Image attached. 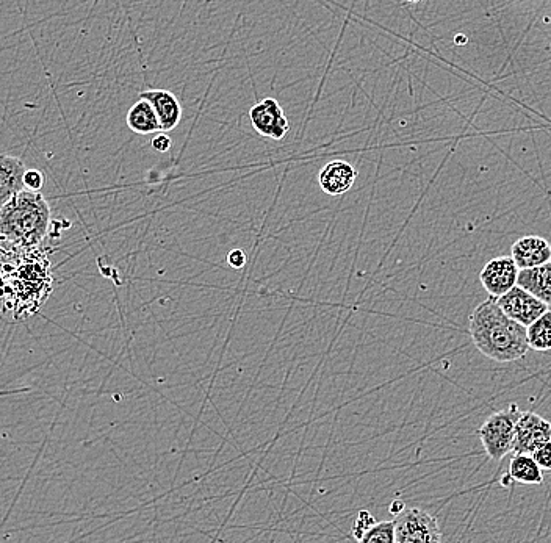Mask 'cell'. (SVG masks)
I'll use <instances>...</instances> for the list:
<instances>
[{
    "label": "cell",
    "mask_w": 551,
    "mask_h": 543,
    "mask_svg": "<svg viewBox=\"0 0 551 543\" xmlns=\"http://www.w3.org/2000/svg\"><path fill=\"white\" fill-rule=\"evenodd\" d=\"M4 252V312L11 321L32 317L54 290L51 260L44 249Z\"/></svg>",
    "instance_id": "1"
},
{
    "label": "cell",
    "mask_w": 551,
    "mask_h": 543,
    "mask_svg": "<svg viewBox=\"0 0 551 543\" xmlns=\"http://www.w3.org/2000/svg\"><path fill=\"white\" fill-rule=\"evenodd\" d=\"M469 332L479 353L498 364L517 362L531 349L528 328L509 318L492 296L473 310Z\"/></svg>",
    "instance_id": "2"
},
{
    "label": "cell",
    "mask_w": 551,
    "mask_h": 543,
    "mask_svg": "<svg viewBox=\"0 0 551 543\" xmlns=\"http://www.w3.org/2000/svg\"><path fill=\"white\" fill-rule=\"evenodd\" d=\"M51 204L40 191L22 190L0 210L2 251L41 248L51 231Z\"/></svg>",
    "instance_id": "3"
},
{
    "label": "cell",
    "mask_w": 551,
    "mask_h": 543,
    "mask_svg": "<svg viewBox=\"0 0 551 543\" xmlns=\"http://www.w3.org/2000/svg\"><path fill=\"white\" fill-rule=\"evenodd\" d=\"M522 410L517 404H509L506 409L490 415L483 426L476 431V436L483 443L484 451L492 461H501L512 453L515 439V426L522 417Z\"/></svg>",
    "instance_id": "4"
},
{
    "label": "cell",
    "mask_w": 551,
    "mask_h": 543,
    "mask_svg": "<svg viewBox=\"0 0 551 543\" xmlns=\"http://www.w3.org/2000/svg\"><path fill=\"white\" fill-rule=\"evenodd\" d=\"M395 517L397 543H437L442 540L436 518L422 509L406 508Z\"/></svg>",
    "instance_id": "5"
},
{
    "label": "cell",
    "mask_w": 551,
    "mask_h": 543,
    "mask_svg": "<svg viewBox=\"0 0 551 543\" xmlns=\"http://www.w3.org/2000/svg\"><path fill=\"white\" fill-rule=\"evenodd\" d=\"M249 121L260 137L279 141L289 134V118L285 116L281 104L273 98L263 99L253 105L249 110Z\"/></svg>",
    "instance_id": "6"
},
{
    "label": "cell",
    "mask_w": 551,
    "mask_h": 543,
    "mask_svg": "<svg viewBox=\"0 0 551 543\" xmlns=\"http://www.w3.org/2000/svg\"><path fill=\"white\" fill-rule=\"evenodd\" d=\"M498 304L509 318L523 324L526 328L548 310L547 303L520 285H515L508 293L500 296Z\"/></svg>",
    "instance_id": "7"
},
{
    "label": "cell",
    "mask_w": 551,
    "mask_h": 543,
    "mask_svg": "<svg viewBox=\"0 0 551 543\" xmlns=\"http://www.w3.org/2000/svg\"><path fill=\"white\" fill-rule=\"evenodd\" d=\"M551 440V423L536 412H523L515 426L514 454H533Z\"/></svg>",
    "instance_id": "8"
},
{
    "label": "cell",
    "mask_w": 551,
    "mask_h": 543,
    "mask_svg": "<svg viewBox=\"0 0 551 543\" xmlns=\"http://www.w3.org/2000/svg\"><path fill=\"white\" fill-rule=\"evenodd\" d=\"M519 273L520 268L512 256L495 257L484 265L479 273V281L489 296L498 299L517 285Z\"/></svg>",
    "instance_id": "9"
},
{
    "label": "cell",
    "mask_w": 551,
    "mask_h": 543,
    "mask_svg": "<svg viewBox=\"0 0 551 543\" xmlns=\"http://www.w3.org/2000/svg\"><path fill=\"white\" fill-rule=\"evenodd\" d=\"M511 256L520 270L539 267L551 262V245L545 238L526 235L512 245Z\"/></svg>",
    "instance_id": "10"
},
{
    "label": "cell",
    "mask_w": 551,
    "mask_h": 543,
    "mask_svg": "<svg viewBox=\"0 0 551 543\" xmlns=\"http://www.w3.org/2000/svg\"><path fill=\"white\" fill-rule=\"evenodd\" d=\"M357 179V170L351 163L334 160L323 166L318 174L321 190L329 196H342L353 188Z\"/></svg>",
    "instance_id": "11"
},
{
    "label": "cell",
    "mask_w": 551,
    "mask_h": 543,
    "mask_svg": "<svg viewBox=\"0 0 551 543\" xmlns=\"http://www.w3.org/2000/svg\"><path fill=\"white\" fill-rule=\"evenodd\" d=\"M141 99L151 102L159 115L163 132H171L182 121V105L176 94L168 90H148L140 94Z\"/></svg>",
    "instance_id": "12"
},
{
    "label": "cell",
    "mask_w": 551,
    "mask_h": 543,
    "mask_svg": "<svg viewBox=\"0 0 551 543\" xmlns=\"http://www.w3.org/2000/svg\"><path fill=\"white\" fill-rule=\"evenodd\" d=\"M26 165L18 157L4 154L0 157V205L7 204L22 190H26Z\"/></svg>",
    "instance_id": "13"
},
{
    "label": "cell",
    "mask_w": 551,
    "mask_h": 543,
    "mask_svg": "<svg viewBox=\"0 0 551 543\" xmlns=\"http://www.w3.org/2000/svg\"><path fill=\"white\" fill-rule=\"evenodd\" d=\"M126 121L129 129L137 135L157 134L163 130L159 115L155 112L151 102L146 99L140 98L130 107Z\"/></svg>",
    "instance_id": "14"
},
{
    "label": "cell",
    "mask_w": 551,
    "mask_h": 543,
    "mask_svg": "<svg viewBox=\"0 0 551 543\" xmlns=\"http://www.w3.org/2000/svg\"><path fill=\"white\" fill-rule=\"evenodd\" d=\"M517 285L551 306V262L520 270Z\"/></svg>",
    "instance_id": "15"
},
{
    "label": "cell",
    "mask_w": 551,
    "mask_h": 543,
    "mask_svg": "<svg viewBox=\"0 0 551 543\" xmlns=\"http://www.w3.org/2000/svg\"><path fill=\"white\" fill-rule=\"evenodd\" d=\"M509 475L517 484L525 486H542L544 482V470L531 454H515L509 462Z\"/></svg>",
    "instance_id": "16"
},
{
    "label": "cell",
    "mask_w": 551,
    "mask_h": 543,
    "mask_svg": "<svg viewBox=\"0 0 551 543\" xmlns=\"http://www.w3.org/2000/svg\"><path fill=\"white\" fill-rule=\"evenodd\" d=\"M528 342L537 353L551 351V310L528 326Z\"/></svg>",
    "instance_id": "17"
},
{
    "label": "cell",
    "mask_w": 551,
    "mask_h": 543,
    "mask_svg": "<svg viewBox=\"0 0 551 543\" xmlns=\"http://www.w3.org/2000/svg\"><path fill=\"white\" fill-rule=\"evenodd\" d=\"M362 543L397 542V531H395V520H386V522H375V525L368 529L365 536L362 537Z\"/></svg>",
    "instance_id": "18"
},
{
    "label": "cell",
    "mask_w": 551,
    "mask_h": 543,
    "mask_svg": "<svg viewBox=\"0 0 551 543\" xmlns=\"http://www.w3.org/2000/svg\"><path fill=\"white\" fill-rule=\"evenodd\" d=\"M375 518L368 511H361L357 514L356 522L353 525V537L361 542L368 529L375 525Z\"/></svg>",
    "instance_id": "19"
},
{
    "label": "cell",
    "mask_w": 551,
    "mask_h": 543,
    "mask_svg": "<svg viewBox=\"0 0 551 543\" xmlns=\"http://www.w3.org/2000/svg\"><path fill=\"white\" fill-rule=\"evenodd\" d=\"M531 456L536 459L537 464L541 465L544 472H551V440L539 446Z\"/></svg>",
    "instance_id": "20"
},
{
    "label": "cell",
    "mask_w": 551,
    "mask_h": 543,
    "mask_svg": "<svg viewBox=\"0 0 551 543\" xmlns=\"http://www.w3.org/2000/svg\"><path fill=\"white\" fill-rule=\"evenodd\" d=\"M44 174L40 170H27L26 177H24V184H26L27 190L41 191L44 187Z\"/></svg>",
    "instance_id": "21"
},
{
    "label": "cell",
    "mask_w": 551,
    "mask_h": 543,
    "mask_svg": "<svg viewBox=\"0 0 551 543\" xmlns=\"http://www.w3.org/2000/svg\"><path fill=\"white\" fill-rule=\"evenodd\" d=\"M227 262H229V265H231L232 268H235V270H240V268L245 267V252L240 251V249H234V251L229 252Z\"/></svg>",
    "instance_id": "22"
},
{
    "label": "cell",
    "mask_w": 551,
    "mask_h": 543,
    "mask_svg": "<svg viewBox=\"0 0 551 543\" xmlns=\"http://www.w3.org/2000/svg\"><path fill=\"white\" fill-rule=\"evenodd\" d=\"M152 148L155 149L157 152H162V154H165V152L170 151L171 148V140L168 135L159 134L157 137H154V140H152Z\"/></svg>",
    "instance_id": "23"
},
{
    "label": "cell",
    "mask_w": 551,
    "mask_h": 543,
    "mask_svg": "<svg viewBox=\"0 0 551 543\" xmlns=\"http://www.w3.org/2000/svg\"><path fill=\"white\" fill-rule=\"evenodd\" d=\"M404 509H406V504L400 503V501H395V503L390 504V512H392L393 515L400 514Z\"/></svg>",
    "instance_id": "24"
},
{
    "label": "cell",
    "mask_w": 551,
    "mask_h": 543,
    "mask_svg": "<svg viewBox=\"0 0 551 543\" xmlns=\"http://www.w3.org/2000/svg\"><path fill=\"white\" fill-rule=\"evenodd\" d=\"M407 2H412V4H415V2H420V0H407Z\"/></svg>",
    "instance_id": "25"
}]
</instances>
